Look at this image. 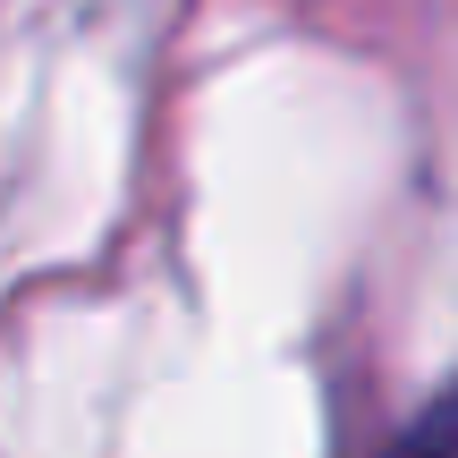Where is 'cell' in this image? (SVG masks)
Instances as JSON below:
<instances>
[{
    "instance_id": "6da1fadb",
    "label": "cell",
    "mask_w": 458,
    "mask_h": 458,
    "mask_svg": "<svg viewBox=\"0 0 458 458\" xmlns=\"http://www.w3.org/2000/svg\"><path fill=\"white\" fill-rule=\"evenodd\" d=\"M391 458H458V399H442V408H433V416H425V425H416Z\"/></svg>"
}]
</instances>
